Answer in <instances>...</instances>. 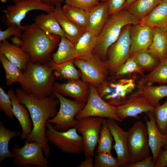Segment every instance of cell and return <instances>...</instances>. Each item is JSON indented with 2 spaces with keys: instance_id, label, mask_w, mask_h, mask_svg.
Masks as SVG:
<instances>
[{
  "instance_id": "obj_40",
  "label": "cell",
  "mask_w": 167,
  "mask_h": 167,
  "mask_svg": "<svg viewBox=\"0 0 167 167\" xmlns=\"http://www.w3.org/2000/svg\"><path fill=\"white\" fill-rule=\"evenodd\" d=\"M95 156L94 167H119L117 158L114 157L111 153L107 152H100Z\"/></svg>"
},
{
  "instance_id": "obj_7",
  "label": "cell",
  "mask_w": 167,
  "mask_h": 167,
  "mask_svg": "<svg viewBox=\"0 0 167 167\" xmlns=\"http://www.w3.org/2000/svg\"><path fill=\"white\" fill-rule=\"evenodd\" d=\"M75 65L79 70L82 80L91 84L96 88L107 82L109 70L106 61L93 54L90 58L82 60L75 58Z\"/></svg>"
},
{
  "instance_id": "obj_8",
  "label": "cell",
  "mask_w": 167,
  "mask_h": 167,
  "mask_svg": "<svg viewBox=\"0 0 167 167\" xmlns=\"http://www.w3.org/2000/svg\"><path fill=\"white\" fill-rule=\"evenodd\" d=\"M53 93L59 101L60 108L56 115L47 122L54 124V127L60 131H67L71 127H75V116L84 107L86 103L68 99L54 90Z\"/></svg>"
},
{
  "instance_id": "obj_33",
  "label": "cell",
  "mask_w": 167,
  "mask_h": 167,
  "mask_svg": "<svg viewBox=\"0 0 167 167\" xmlns=\"http://www.w3.org/2000/svg\"><path fill=\"white\" fill-rule=\"evenodd\" d=\"M163 0H138L126 9L140 21Z\"/></svg>"
},
{
  "instance_id": "obj_55",
  "label": "cell",
  "mask_w": 167,
  "mask_h": 167,
  "mask_svg": "<svg viewBox=\"0 0 167 167\" xmlns=\"http://www.w3.org/2000/svg\"></svg>"
},
{
  "instance_id": "obj_36",
  "label": "cell",
  "mask_w": 167,
  "mask_h": 167,
  "mask_svg": "<svg viewBox=\"0 0 167 167\" xmlns=\"http://www.w3.org/2000/svg\"><path fill=\"white\" fill-rule=\"evenodd\" d=\"M0 60L5 71L6 84L9 86L15 82H18L22 75L23 71L1 53Z\"/></svg>"
},
{
  "instance_id": "obj_20",
  "label": "cell",
  "mask_w": 167,
  "mask_h": 167,
  "mask_svg": "<svg viewBox=\"0 0 167 167\" xmlns=\"http://www.w3.org/2000/svg\"><path fill=\"white\" fill-rule=\"evenodd\" d=\"M7 93L11 100L14 116L18 120L21 128V137L22 139H26L33 128L29 113L26 107L19 102L12 89L9 90Z\"/></svg>"
},
{
  "instance_id": "obj_1",
  "label": "cell",
  "mask_w": 167,
  "mask_h": 167,
  "mask_svg": "<svg viewBox=\"0 0 167 167\" xmlns=\"http://www.w3.org/2000/svg\"><path fill=\"white\" fill-rule=\"evenodd\" d=\"M15 94L19 102L28 111L32 123V130L26 141H36L41 144L48 158L50 152L49 142L45 136L46 124L49 119L56 114L59 101L52 95L38 97L19 88L16 89Z\"/></svg>"
},
{
  "instance_id": "obj_41",
  "label": "cell",
  "mask_w": 167,
  "mask_h": 167,
  "mask_svg": "<svg viewBox=\"0 0 167 167\" xmlns=\"http://www.w3.org/2000/svg\"><path fill=\"white\" fill-rule=\"evenodd\" d=\"M66 4L90 12L101 2L99 0H65Z\"/></svg>"
},
{
  "instance_id": "obj_13",
  "label": "cell",
  "mask_w": 167,
  "mask_h": 167,
  "mask_svg": "<svg viewBox=\"0 0 167 167\" xmlns=\"http://www.w3.org/2000/svg\"><path fill=\"white\" fill-rule=\"evenodd\" d=\"M131 24L123 29L117 40L109 48L106 62L109 71L114 74L130 57V31Z\"/></svg>"
},
{
  "instance_id": "obj_37",
  "label": "cell",
  "mask_w": 167,
  "mask_h": 167,
  "mask_svg": "<svg viewBox=\"0 0 167 167\" xmlns=\"http://www.w3.org/2000/svg\"><path fill=\"white\" fill-rule=\"evenodd\" d=\"M100 135L96 152L97 153L102 152L111 153L113 139L108 127L107 119L104 118L103 120Z\"/></svg>"
},
{
  "instance_id": "obj_50",
  "label": "cell",
  "mask_w": 167,
  "mask_h": 167,
  "mask_svg": "<svg viewBox=\"0 0 167 167\" xmlns=\"http://www.w3.org/2000/svg\"><path fill=\"white\" fill-rule=\"evenodd\" d=\"M137 0H127L124 7V9H127L131 5Z\"/></svg>"
},
{
  "instance_id": "obj_4",
  "label": "cell",
  "mask_w": 167,
  "mask_h": 167,
  "mask_svg": "<svg viewBox=\"0 0 167 167\" xmlns=\"http://www.w3.org/2000/svg\"><path fill=\"white\" fill-rule=\"evenodd\" d=\"M140 23L135 17L127 10L123 9L109 15L99 34L97 36L93 54L103 60L107 56L109 48L119 37L126 26Z\"/></svg>"
},
{
  "instance_id": "obj_47",
  "label": "cell",
  "mask_w": 167,
  "mask_h": 167,
  "mask_svg": "<svg viewBox=\"0 0 167 167\" xmlns=\"http://www.w3.org/2000/svg\"><path fill=\"white\" fill-rule=\"evenodd\" d=\"M92 156H86L85 159L81 162L78 167H93L94 165L93 163Z\"/></svg>"
},
{
  "instance_id": "obj_29",
  "label": "cell",
  "mask_w": 167,
  "mask_h": 167,
  "mask_svg": "<svg viewBox=\"0 0 167 167\" xmlns=\"http://www.w3.org/2000/svg\"><path fill=\"white\" fill-rule=\"evenodd\" d=\"M52 57V60L56 63L74 60L76 58L74 44L65 36H61L58 49Z\"/></svg>"
},
{
  "instance_id": "obj_52",
  "label": "cell",
  "mask_w": 167,
  "mask_h": 167,
  "mask_svg": "<svg viewBox=\"0 0 167 167\" xmlns=\"http://www.w3.org/2000/svg\"><path fill=\"white\" fill-rule=\"evenodd\" d=\"M163 28L166 31L167 35V24Z\"/></svg>"
},
{
  "instance_id": "obj_6",
  "label": "cell",
  "mask_w": 167,
  "mask_h": 167,
  "mask_svg": "<svg viewBox=\"0 0 167 167\" xmlns=\"http://www.w3.org/2000/svg\"><path fill=\"white\" fill-rule=\"evenodd\" d=\"M126 134L129 164L137 162L150 155L146 125L138 121L126 131Z\"/></svg>"
},
{
  "instance_id": "obj_27",
  "label": "cell",
  "mask_w": 167,
  "mask_h": 167,
  "mask_svg": "<svg viewBox=\"0 0 167 167\" xmlns=\"http://www.w3.org/2000/svg\"><path fill=\"white\" fill-rule=\"evenodd\" d=\"M138 86V90L134 93L143 97L155 107L160 105L159 101L161 99L167 96V85Z\"/></svg>"
},
{
  "instance_id": "obj_24",
  "label": "cell",
  "mask_w": 167,
  "mask_h": 167,
  "mask_svg": "<svg viewBox=\"0 0 167 167\" xmlns=\"http://www.w3.org/2000/svg\"><path fill=\"white\" fill-rule=\"evenodd\" d=\"M97 36L92 33L86 31L74 44L76 58L82 60L89 59L93 55Z\"/></svg>"
},
{
  "instance_id": "obj_48",
  "label": "cell",
  "mask_w": 167,
  "mask_h": 167,
  "mask_svg": "<svg viewBox=\"0 0 167 167\" xmlns=\"http://www.w3.org/2000/svg\"><path fill=\"white\" fill-rule=\"evenodd\" d=\"M10 40L12 44L15 45L20 47L23 45V42L22 39L17 36H14V37L10 38Z\"/></svg>"
},
{
  "instance_id": "obj_12",
  "label": "cell",
  "mask_w": 167,
  "mask_h": 167,
  "mask_svg": "<svg viewBox=\"0 0 167 167\" xmlns=\"http://www.w3.org/2000/svg\"><path fill=\"white\" fill-rule=\"evenodd\" d=\"M13 5L8 6L4 10L6 22L8 26L16 25L23 27L21 22L29 11L40 10L49 13L54 11L53 5L46 4L41 0H18Z\"/></svg>"
},
{
  "instance_id": "obj_18",
  "label": "cell",
  "mask_w": 167,
  "mask_h": 167,
  "mask_svg": "<svg viewBox=\"0 0 167 167\" xmlns=\"http://www.w3.org/2000/svg\"><path fill=\"white\" fill-rule=\"evenodd\" d=\"M153 35V28L140 23L131 25L130 56L139 50L148 49L152 43Z\"/></svg>"
},
{
  "instance_id": "obj_14",
  "label": "cell",
  "mask_w": 167,
  "mask_h": 167,
  "mask_svg": "<svg viewBox=\"0 0 167 167\" xmlns=\"http://www.w3.org/2000/svg\"><path fill=\"white\" fill-rule=\"evenodd\" d=\"M118 81L114 83L108 81L102 90V93L105 96L103 99L115 106L124 101L135 87L134 78H121Z\"/></svg>"
},
{
  "instance_id": "obj_30",
  "label": "cell",
  "mask_w": 167,
  "mask_h": 167,
  "mask_svg": "<svg viewBox=\"0 0 167 167\" xmlns=\"http://www.w3.org/2000/svg\"><path fill=\"white\" fill-rule=\"evenodd\" d=\"M154 83H167V58L160 61L150 73L143 76L138 86L151 85Z\"/></svg>"
},
{
  "instance_id": "obj_51",
  "label": "cell",
  "mask_w": 167,
  "mask_h": 167,
  "mask_svg": "<svg viewBox=\"0 0 167 167\" xmlns=\"http://www.w3.org/2000/svg\"><path fill=\"white\" fill-rule=\"evenodd\" d=\"M165 134L167 136V130L166 131V132ZM163 147L164 149H166L167 148V139H166V141L164 145V146Z\"/></svg>"
},
{
  "instance_id": "obj_10",
  "label": "cell",
  "mask_w": 167,
  "mask_h": 167,
  "mask_svg": "<svg viewBox=\"0 0 167 167\" xmlns=\"http://www.w3.org/2000/svg\"><path fill=\"white\" fill-rule=\"evenodd\" d=\"M42 146L36 141H25L24 145L20 148L14 146L11 150L13 164L18 167H48V158L44 156Z\"/></svg>"
},
{
  "instance_id": "obj_17",
  "label": "cell",
  "mask_w": 167,
  "mask_h": 167,
  "mask_svg": "<svg viewBox=\"0 0 167 167\" xmlns=\"http://www.w3.org/2000/svg\"><path fill=\"white\" fill-rule=\"evenodd\" d=\"M54 90L62 95L86 103L90 92L89 84L79 79L69 80L67 82L54 83Z\"/></svg>"
},
{
  "instance_id": "obj_39",
  "label": "cell",
  "mask_w": 167,
  "mask_h": 167,
  "mask_svg": "<svg viewBox=\"0 0 167 167\" xmlns=\"http://www.w3.org/2000/svg\"><path fill=\"white\" fill-rule=\"evenodd\" d=\"M152 112L159 130L165 135L167 130V99L162 105L155 107Z\"/></svg>"
},
{
  "instance_id": "obj_45",
  "label": "cell",
  "mask_w": 167,
  "mask_h": 167,
  "mask_svg": "<svg viewBox=\"0 0 167 167\" xmlns=\"http://www.w3.org/2000/svg\"><path fill=\"white\" fill-rule=\"evenodd\" d=\"M155 165L152 156L150 155L141 161L128 164L127 167H154Z\"/></svg>"
},
{
  "instance_id": "obj_44",
  "label": "cell",
  "mask_w": 167,
  "mask_h": 167,
  "mask_svg": "<svg viewBox=\"0 0 167 167\" xmlns=\"http://www.w3.org/2000/svg\"><path fill=\"white\" fill-rule=\"evenodd\" d=\"M127 0H106L109 15L118 12L123 9Z\"/></svg>"
},
{
  "instance_id": "obj_34",
  "label": "cell",
  "mask_w": 167,
  "mask_h": 167,
  "mask_svg": "<svg viewBox=\"0 0 167 167\" xmlns=\"http://www.w3.org/2000/svg\"><path fill=\"white\" fill-rule=\"evenodd\" d=\"M62 8L65 14L71 21L78 25L87 29L90 12L66 4L62 7Z\"/></svg>"
},
{
  "instance_id": "obj_19",
  "label": "cell",
  "mask_w": 167,
  "mask_h": 167,
  "mask_svg": "<svg viewBox=\"0 0 167 167\" xmlns=\"http://www.w3.org/2000/svg\"><path fill=\"white\" fill-rule=\"evenodd\" d=\"M149 118L146 117L145 118L146 122L148 140L149 146L152 155L153 160L155 163L159 154L166 141L167 136L162 134L157 126L152 111H149L146 113Z\"/></svg>"
},
{
  "instance_id": "obj_43",
  "label": "cell",
  "mask_w": 167,
  "mask_h": 167,
  "mask_svg": "<svg viewBox=\"0 0 167 167\" xmlns=\"http://www.w3.org/2000/svg\"><path fill=\"white\" fill-rule=\"evenodd\" d=\"M23 27H20L16 25H11L8 26L4 30L0 31V41L1 42L6 39L10 38L11 36H17L21 38L23 33Z\"/></svg>"
},
{
  "instance_id": "obj_28",
  "label": "cell",
  "mask_w": 167,
  "mask_h": 167,
  "mask_svg": "<svg viewBox=\"0 0 167 167\" xmlns=\"http://www.w3.org/2000/svg\"><path fill=\"white\" fill-rule=\"evenodd\" d=\"M53 11L37 15L35 19V23L37 27L45 32L61 37L65 36V32Z\"/></svg>"
},
{
  "instance_id": "obj_38",
  "label": "cell",
  "mask_w": 167,
  "mask_h": 167,
  "mask_svg": "<svg viewBox=\"0 0 167 167\" xmlns=\"http://www.w3.org/2000/svg\"><path fill=\"white\" fill-rule=\"evenodd\" d=\"M144 71L135 60L130 56L114 73V78L115 79H119L133 74L143 76L144 75Z\"/></svg>"
},
{
  "instance_id": "obj_31",
  "label": "cell",
  "mask_w": 167,
  "mask_h": 167,
  "mask_svg": "<svg viewBox=\"0 0 167 167\" xmlns=\"http://www.w3.org/2000/svg\"><path fill=\"white\" fill-rule=\"evenodd\" d=\"M73 60L56 63L51 59L49 63L51 68L58 76L68 80L79 79L80 72L76 68Z\"/></svg>"
},
{
  "instance_id": "obj_11",
  "label": "cell",
  "mask_w": 167,
  "mask_h": 167,
  "mask_svg": "<svg viewBox=\"0 0 167 167\" xmlns=\"http://www.w3.org/2000/svg\"><path fill=\"white\" fill-rule=\"evenodd\" d=\"M104 118L95 117L76 119L75 127L82 135L85 157L94 155Z\"/></svg>"
},
{
  "instance_id": "obj_2",
  "label": "cell",
  "mask_w": 167,
  "mask_h": 167,
  "mask_svg": "<svg viewBox=\"0 0 167 167\" xmlns=\"http://www.w3.org/2000/svg\"><path fill=\"white\" fill-rule=\"evenodd\" d=\"M22 48L30 55L33 62L44 63L51 60V54L61 36L45 32L35 23L24 26L21 37Z\"/></svg>"
},
{
  "instance_id": "obj_32",
  "label": "cell",
  "mask_w": 167,
  "mask_h": 167,
  "mask_svg": "<svg viewBox=\"0 0 167 167\" xmlns=\"http://www.w3.org/2000/svg\"><path fill=\"white\" fill-rule=\"evenodd\" d=\"M19 131H13L6 128L3 122H0V163L3 160L13 157L9 149V143L13 138L19 135Z\"/></svg>"
},
{
  "instance_id": "obj_35",
  "label": "cell",
  "mask_w": 167,
  "mask_h": 167,
  "mask_svg": "<svg viewBox=\"0 0 167 167\" xmlns=\"http://www.w3.org/2000/svg\"><path fill=\"white\" fill-rule=\"evenodd\" d=\"M144 71H152L160 62L159 60L150 53L148 49L138 51L130 56Z\"/></svg>"
},
{
  "instance_id": "obj_53",
  "label": "cell",
  "mask_w": 167,
  "mask_h": 167,
  "mask_svg": "<svg viewBox=\"0 0 167 167\" xmlns=\"http://www.w3.org/2000/svg\"><path fill=\"white\" fill-rule=\"evenodd\" d=\"M1 2H5L8 0H0Z\"/></svg>"
},
{
  "instance_id": "obj_54",
  "label": "cell",
  "mask_w": 167,
  "mask_h": 167,
  "mask_svg": "<svg viewBox=\"0 0 167 167\" xmlns=\"http://www.w3.org/2000/svg\"><path fill=\"white\" fill-rule=\"evenodd\" d=\"M101 2H105L106 0H99Z\"/></svg>"
},
{
  "instance_id": "obj_46",
  "label": "cell",
  "mask_w": 167,
  "mask_h": 167,
  "mask_svg": "<svg viewBox=\"0 0 167 167\" xmlns=\"http://www.w3.org/2000/svg\"><path fill=\"white\" fill-rule=\"evenodd\" d=\"M167 166V148L161 150L154 167H165Z\"/></svg>"
},
{
  "instance_id": "obj_16",
  "label": "cell",
  "mask_w": 167,
  "mask_h": 167,
  "mask_svg": "<svg viewBox=\"0 0 167 167\" xmlns=\"http://www.w3.org/2000/svg\"><path fill=\"white\" fill-rule=\"evenodd\" d=\"M108 128L113 138V148L116 151L119 167H127L129 164L126 131L123 130L113 119H107Z\"/></svg>"
},
{
  "instance_id": "obj_21",
  "label": "cell",
  "mask_w": 167,
  "mask_h": 167,
  "mask_svg": "<svg viewBox=\"0 0 167 167\" xmlns=\"http://www.w3.org/2000/svg\"><path fill=\"white\" fill-rule=\"evenodd\" d=\"M0 53L22 71L26 68L30 61V55L22 47L11 44L6 40L0 42Z\"/></svg>"
},
{
  "instance_id": "obj_49",
  "label": "cell",
  "mask_w": 167,
  "mask_h": 167,
  "mask_svg": "<svg viewBox=\"0 0 167 167\" xmlns=\"http://www.w3.org/2000/svg\"><path fill=\"white\" fill-rule=\"evenodd\" d=\"M18 0H13L14 2ZM44 2L51 5H53V4L56 5L58 3H61L65 0H41Z\"/></svg>"
},
{
  "instance_id": "obj_22",
  "label": "cell",
  "mask_w": 167,
  "mask_h": 167,
  "mask_svg": "<svg viewBox=\"0 0 167 167\" xmlns=\"http://www.w3.org/2000/svg\"><path fill=\"white\" fill-rule=\"evenodd\" d=\"M58 22L64 31L65 36L75 44L86 29L71 21L64 13L61 3H58L53 11Z\"/></svg>"
},
{
  "instance_id": "obj_42",
  "label": "cell",
  "mask_w": 167,
  "mask_h": 167,
  "mask_svg": "<svg viewBox=\"0 0 167 167\" xmlns=\"http://www.w3.org/2000/svg\"><path fill=\"white\" fill-rule=\"evenodd\" d=\"M0 109L7 117L12 119L14 116L11 99L2 87H0Z\"/></svg>"
},
{
  "instance_id": "obj_9",
  "label": "cell",
  "mask_w": 167,
  "mask_h": 167,
  "mask_svg": "<svg viewBox=\"0 0 167 167\" xmlns=\"http://www.w3.org/2000/svg\"><path fill=\"white\" fill-rule=\"evenodd\" d=\"M90 92L84 107L76 114L75 118L78 119L90 117H100L114 120L119 122L123 120L117 116L116 107L104 100L98 93L96 88L89 84Z\"/></svg>"
},
{
  "instance_id": "obj_5",
  "label": "cell",
  "mask_w": 167,
  "mask_h": 167,
  "mask_svg": "<svg viewBox=\"0 0 167 167\" xmlns=\"http://www.w3.org/2000/svg\"><path fill=\"white\" fill-rule=\"evenodd\" d=\"M45 136L49 142L63 152L76 154L84 152L83 138L78 134L75 127L60 131L55 129L52 124L47 122Z\"/></svg>"
},
{
  "instance_id": "obj_23",
  "label": "cell",
  "mask_w": 167,
  "mask_h": 167,
  "mask_svg": "<svg viewBox=\"0 0 167 167\" xmlns=\"http://www.w3.org/2000/svg\"><path fill=\"white\" fill-rule=\"evenodd\" d=\"M109 14L106 2H101L90 12L86 31L97 36L105 24Z\"/></svg>"
},
{
  "instance_id": "obj_15",
  "label": "cell",
  "mask_w": 167,
  "mask_h": 167,
  "mask_svg": "<svg viewBox=\"0 0 167 167\" xmlns=\"http://www.w3.org/2000/svg\"><path fill=\"white\" fill-rule=\"evenodd\" d=\"M115 107L116 114L122 120L128 117L138 118L139 114L153 111L155 108L143 97L135 93L128 96Z\"/></svg>"
},
{
  "instance_id": "obj_26",
  "label": "cell",
  "mask_w": 167,
  "mask_h": 167,
  "mask_svg": "<svg viewBox=\"0 0 167 167\" xmlns=\"http://www.w3.org/2000/svg\"><path fill=\"white\" fill-rule=\"evenodd\" d=\"M152 28H163L167 24V0H163L140 21Z\"/></svg>"
},
{
  "instance_id": "obj_25",
  "label": "cell",
  "mask_w": 167,
  "mask_h": 167,
  "mask_svg": "<svg viewBox=\"0 0 167 167\" xmlns=\"http://www.w3.org/2000/svg\"><path fill=\"white\" fill-rule=\"evenodd\" d=\"M153 35L148 51L160 61L167 58V35L162 28H153Z\"/></svg>"
},
{
  "instance_id": "obj_3",
  "label": "cell",
  "mask_w": 167,
  "mask_h": 167,
  "mask_svg": "<svg viewBox=\"0 0 167 167\" xmlns=\"http://www.w3.org/2000/svg\"><path fill=\"white\" fill-rule=\"evenodd\" d=\"M53 71L49 62L41 64L30 60L23 71L18 83L23 90L35 96L46 97L52 95L54 83Z\"/></svg>"
}]
</instances>
